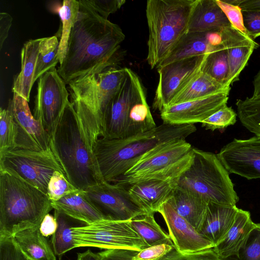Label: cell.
<instances>
[{"mask_svg": "<svg viewBox=\"0 0 260 260\" xmlns=\"http://www.w3.org/2000/svg\"><path fill=\"white\" fill-rule=\"evenodd\" d=\"M68 85L71 102L50 134V148L68 181L85 190L104 181L94 152L101 131L96 88L89 77Z\"/></svg>", "mask_w": 260, "mask_h": 260, "instance_id": "cell-1", "label": "cell"}, {"mask_svg": "<svg viewBox=\"0 0 260 260\" xmlns=\"http://www.w3.org/2000/svg\"><path fill=\"white\" fill-rule=\"evenodd\" d=\"M125 39L121 28L108 19L79 11L63 62L57 72L66 84L87 75L116 66L120 44Z\"/></svg>", "mask_w": 260, "mask_h": 260, "instance_id": "cell-2", "label": "cell"}, {"mask_svg": "<svg viewBox=\"0 0 260 260\" xmlns=\"http://www.w3.org/2000/svg\"><path fill=\"white\" fill-rule=\"evenodd\" d=\"M196 130L193 124L162 123L149 131L129 137L99 138L94 152L103 180L111 183L154 148L172 140L185 139Z\"/></svg>", "mask_w": 260, "mask_h": 260, "instance_id": "cell-3", "label": "cell"}, {"mask_svg": "<svg viewBox=\"0 0 260 260\" xmlns=\"http://www.w3.org/2000/svg\"><path fill=\"white\" fill-rule=\"evenodd\" d=\"M53 209L47 194L22 178L0 171V237L39 226Z\"/></svg>", "mask_w": 260, "mask_h": 260, "instance_id": "cell-4", "label": "cell"}, {"mask_svg": "<svg viewBox=\"0 0 260 260\" xmlns=\"http://www.w3.org/2000/svg\"><path fill=\"white\" fill-rule=\"evenodd\" d=\"M196 0H148L146 16L149 29L146 58L151 69L163 61L187 31Z\"/></svg>", "mask_w": 260, "mask_h": 260, "instance_id": "cell-5", "label": "cell"}, {"mask_svg": "<svg viewBox=\"0 0 260 260\" xmlns=\"http://www.w3.org/2000/svg\"><path fill=\"white\" fill-rule=\"evenodd\" d=\"M193 157V147L185 139L172 140L147 152L111 183L126 187L139 181L157 179L176 184L191 165Z\"/></svg>", "mask_w": 260, "mask_h": 260, "instance_id": "cell-6", "label": "cell"}, {"mask_svg": "<svg viewBox=\"0 0 260 260\" xmlns=\"http://www.w3.org/2000/svg\"><path fill=\"white\" fill-rule=\"evenodd\" d=\"M189 168L178 179L176 186L193 192L209 202L236 206L239 197L229 173L217 154L193 148Z\"/></svg>", "mask_w": 260, "mask_h": 260, "instance_id": "cell-7", "label": "cell"}, {"mask_svg": "<svg viewBox=\"0 0 260 260\" xmlns=\"http://www.w3.org/2000/svg\"><path fill=\"white\" fill-rule=\"evenodd\" d=\"M130 221L105 219L74 226L72 233L75 248L93 247L140 251L149 247L132 228Z\"/></svg>", "mask_w": 260, "mask_h": 260, "instance_id": "cell-8", "label": "cell"}, {"mask_svg": "<svg viewBox=\"0 0 260 260\" xmlns=\"http://www.w3.org/2000/svg\"><path fill=\"white\" fill-rule=\"evenodd\" d=\"M0 171L22 178L46 194L54 172L64 174L50 149L36 151L15 148L0 153Z\"/></svg>", "mask_w": 260, "mask_h": 260, "instance_id": "cell-9", "label": "cell"}, {"mask_svg": "<svg viewBox=\"0 0 260 260\" xmlns=\"http://www.w3.org/2000/svg\"><path fill=\"white\" fill-rule=\"evenodd\" d=\"M68 98L66 83L55 68L39 78L34 116L49 135L69 101Z\"/></svg>", "mask_w": 260, "mask_h": 260, "instance_id": "cell-10", "label": "cell"}, {"mask_svg": "<svg viewBox=\"0 0 260 260\" xmlns=\"http://www.w3.org/2000/svg\"><path fill=\"white\" fill-rule=\"evenodd\" d=\"M83 191L107 220H131L147 213L123 186L104 181Z\"/></svg>", "mask_w": 260, "mask_h": 260, "instance_id": "cell-11", "label": "cell"}, {"mask_svg": "<svg viewBox=\"0 0 260 260\" xmlns=\"http://www.w3.org/2000/svg\"><path fill=\"white\" fill-rule=\"evenodd\" d=\"M205 55L190 57L156 68L159 79L153 108L160 112L200 70Z\"/></svg>", "mask_w": 260, "mask_h": 260, "instance_id": "cell-12", "label": "cell"}, {"mask_svg": "<svg viewBox=\"0 0 260 260\" xmlns=\"http://www.w3.org/2000/svg\"><path fill=\"white\" fill-rule=\"evenodd\" d=\"M229 172L248 180L260 178V136L234 139L217 154Z\"/></svg>", "mask_w": 260, "mask_h": 260, "instance_id": "cell-13", "label": "cell"}, {"mask_svg": "<svg viewBox=\"0 0 260 260\" xmlns=\"http://www.w3.org/2000/svg\"><path fill=\"white\" fill-rule=\"evenodd\" d=\"M8 109L12 113L17 127L15 148L36 151L50 149V135L32 115L25 99L14 93Z\"/></svg>", "mask_w": 260, "mask_h": 260, "instance_id": "cell-14", "label": "cell"}, {"mask_svg": "<svg viewBox=\"0 0 260 260\" xmlns=\"http://www.w3.org/2000/svg\"><path fill=\"white\" fill-rule=\"evenodd\" d=\"M138 75L125 68V75L120 86L104 111L101 119L102 138H122L131 106Z\"/></svg>", "mask_w": 260, "mask_h": 260, "instance_id": "cell-15", "label": "cell"}, {"mask_svg": "<svg viewBox=\"0 0 260 260\" xmlns=\"http://www.w3.org/2000/svg\"><path fill=\"white\" fill-rule=\"evenodd\" d=\"M230 91L169 106L160 112L163 123L171 125L202 123L227 105Z\"/></svg>", "mask_w": 260, "mask_h": 260, "instance_id": "cell-16", "label": "cell"}, {"mask_svg": "<svg viewBox=\"0 0 260 260\" xmlns=\"http://www.w3.org/2000/svg\"><path fill=\"white\" fill-rule=\"evenodd\" d=\"M158 212L163 217L169 236L176 249L186 254L213 248L214 245L201 234L168 203H165Z\"/></svg>", "mask_w": 260, "mask_h": 260, "instance_id": "cell-17", "label": "cell"}, {"mask_svg": "<svg viewBox=\"0 0 260 260\" xmlns=\"http://www.w3.org/2000/svg\"><path fill=\"white\" fill-rule=\"evenodd\" d=\"M220 33L222 43L227 53L229 68L228 83L230 86L239 80L242 71L259 45L231 24L222 28Z\"/></svg>", "mask_w": 260, "mask_h": 260, "instance_id": "cell-18", "label": "cell"}, {"mask_svg": "<svg viewBox=\"0 0 260 260\" xmlns=\"http://www.w3.org/2000/svg\"><path fill=\"white\" fill-rule=\"evenodd\" d=\"M222 46L220 30L208 32L187 31L156 68L182 59L205 55Z\"/></svg>", "mask_w": 260, "mask_h": 260, "instance_id": "cell-19", "label": "cell"}, {"mask_svg": "<svg viewBox=\"0 0 260 260\" xmlns=\"http://www.w3.org/2000/svg\"><path fill=\"white\" fill-rule=\"evenodd\" d=\"M176 187L174 183L157 179L139 181L126 187L133 199L147 213L154 214L169 201Z\"/></svg>", "mask_w": 260, "mask_h": 260, "instance_id": "cell-20", "label": "cell"}, {"mask_svg": "<svg viewBox=\"0 0 260 260\" xmlns=\"http://www.w3.org/2000/svg\"><path fill=\"white\" fill-rule=\"evenodd\" d=\"M239 208L209 202L204 221L198 231L214 247L225 237L234 221Z\"/></svg>", "mask_w": 260, "mask_h": 260, "instance_id": "cell-21", "label": "cell"}, {"mask_svg": "<svg viewBox=\"0 0 260 260\" xmlns=\"http://www.w3.org/2000/svg\"><path fill=\"white\" fill-rule=\"evenodd\" d=\"M230 24L215 0H196L189 19L187 31H220Z\"/></svg>", "mask_w": 260, "mask_h": 260, "instance_id": "cell-22", "label": "cell"}, {"mask_svg": "<svg viewBox=\"0 0 260 260\" xmlns=\"http://www.w3.org/2000/svg\"><path fill=\"white\" fill-rule=\"evenodd\" d=\"M156 126L146 101L145 90L138 76L126 119L124 138L147 132Z\"/></svg>", "mask_w": 260, "mask_h": 260, "instance_id": "cell-23", "label": "cell"}, {"mask_svg": "<svg viewBox=\"0 0 260 260\" xmlns=\"http://www.w3.org/2000/svg\"><path fill=\"white\" fill-rule=\"evenodd\" d=\"M257 225V223L252 220L249 211L239 209L225 237L213 247L220 258L238 255L250 233Z\"/></svg>", "mask_w": 260, "mask_h": 260, "instance_id": "cell-24", "label": "cell"}, {"mask_svg": "<svg viewBox=\"0 0 260 260\" xmlns=\"http://www.w3.org/2000/svg\"><path fill=\"white\" fill-rule=\"evenodd\" d=\"M51 202L53 209L61 212L85 224L106 219L86 197L83 190H80L58 201Z\"/></svg>", "mask_w": 260, "mask_h": 260, "instance_id": "cell-25", "label": "cell"}, {"mask_svg": "<svg viewBox=\"0 0 260 260\" xmlns=\"http://www.w3.org/2000/svg\"><path fill=\"white\" fill-rule=\"evenodd\" d=\"M167 203L197 232L199 231L206 214L207 201L193 192L176 186Z\"/></svg>", "mask_w": 260, "mask_h": 260, "instance_id": "cell-26", "label": "cell"}, {"mask_svg": "<svg viewBox=\"0 0 260 260\" xmlns=\"http://www.w3.org/2000/svg\"><path fill=\"white\" fill-rule=\"evenodd\" d=\"M41 41V38L29 40L24 44L21 51V71L13 83V93L21 96L28 102L34 83V76Z\"/></svg>", "mask_w": 260, "mask_h": 260, "instance_id": "cell-27", "label": "cell"}, {"mask_svg": "<svg viewBox=\"0 0 260 260\" xmlns=\"http://www.w3.org/2000/svg\"><path fill=\"white\" fill-rule=\"evenodd\" d=\"M225 86L200 70L193 78L173 98L169 106L230 91Z\"/></svg>", "mask_w": 260, "mask_h": 260, "instance_id": "cell-28", "label": "cell"}, {"mask_svg": "<svg viewBox=\"0 0 260 260\" xmlns=\"http://www.w3.org/2000/svg\"><path fill=\"white\" fill-rule=\"evenodd\" d=\"M13 240L29 259L56 260V255L39 226L16 233Z\"/></svg>", "mask_w": 260, "mask_h": 260, "instance_id": "cell-29", "label": "cell"}, {"mask_svg": "<svg viewBox=\"0 0 260 260\" xmlns=\"http://www.w3.org/2000/svg\"><path fill=\"white\" fill-rule=\"evenodd\" d=\"M125 75V68H107L95 74L98 103L101 119L108 105L118 90Z\"/></svg>", "mask_w": 260, "mask_h": 260, "instance_id": "cell-30", "label": "cell"}, {"mask_svg": "<svg viewBox=\"0 0 260 260\" xmlns=\"http://www.w3.org/2000/svg\"><path fill=\"white\" fill-rule=\"evenodd\" d=\"M154 213H146L131 220L134 230L149 246L167 244L173 245L169 235L155 221Z\"/></svg>", "mask_w": 260, "mask_h": 260, "instance_id": "cell-31", "label": "cell"}, {"mask_svg": "<svg viewBox=\"0 0 260 260\" xmlns=\"http://www.w3.org/2000/svg\"><path fill=\"white\" fill-rule=\"evenodd\" d=\"M54 216L57 226L51 242L55 254L60 259L64 253L75 248L72 228L76 226L75 223L79 221L55 210Z\"/></svg>", "mask_w": 260, "mask_h": 260, "instance_id": "cell-32", "label": "cell"}, {"mask_svg": "<svg viewBox=\"0 0 260 260\" xmlns=\"http://www.w3.org/2000/svg\"><path fill=\"white\" fill-rule=\"evenodd\" d=\"M79 11V1L64 0L58 10L62 27L58 47L57 58L61 64L65 58L70 36Z\"/></svg>", "mask_w": 260, "mask_h": 260, "instance_id": "cell-33", "label": "cell"}, {"mask_svg": "<svg viewBox=\"0 0 260 260\" xmlns=\"http://www.w3.org/2000/svg\"><path fill=\"white\" fill-rule=\"evenodd\" d=\"M200 70L220 83L230 86L228 83L229 68L227 53L223 44L205 55Z\"/></svg>", "mask_w": 260, "mask_h": 260, "instance_id": "cell-34", "label": "cell"}, {"mask_svg": "<svg viewBox=\"0 0 260 260\" xmlns=\"http://www.w3.org/2000/svg\"><path fill=\"white\" fill-rule=\"evenodd\" d=\"M59 41L56 36L41 38L37 59L34 83L42 75L54 68L59 62L57 53Z\"/></svg>", "mask_w": 260, "mask_h": 260, "instance_id": "cell-35", "label": "cell"}, {"mask_svg": "<svg viewBox=\"0 0 260 260\" xmlns=\"http://www.w3.org/2000/svg\"><path fill=\"white\" fill-rule=\"evenodd\" d=\"M236 105L242 124L251 133L260 136V99L250 97L238 99Z\"/></svg>", "mask_w": 260, "mask_h": 260, "instance_id": "cell-36", "label": "cell"}, {"mask_svg": "<svg viewBox=\"0 0 260 260\" xmlns=\"http://www.w3.org/2000/svg\"><path fill=\"white\" fill-rule=\"evenodd\" d=\"M17 127L11 111L0 110V153L15 148Z\"/></svg>", "mask_w": 260, "mask_h": 260, "instance_id": "cell-37", "label": "cell"}, {"mask_svg": "<svg viewBox=\"0 0 260 260\" xmlns=\"http://www.w3.org/2000/svg\"><path fill=\"white\" fill-rule=\"evenodd\" d=\"M125 2V0H80L79 11L107 19L111 14L116 12Z\"/></svg>", "mask_w": 260, "mask_h": 260, "instance_id": "cell-38", "label": "cell"}, {"mask_svg": "<svg viewBox=\"0 0 260 260\" xmlns=\"http://www.w3.org/2000/svg\"><path fill=\"white\" fill-rule=\"evenodd\" d=\"M79 190L68 181L64 174L55 171L49 181L47 194L51 201H57Z\"/></svg>", "mask_w": 260, "mask_h": 260, "instance_id": "cell-39", "label": "cell"}, {"mask_svg": "<svg viewBox=\"0 0 260 260\" xmlns=\"http://www.w3.org/2000/svg\"><path fill=\"white\" fill-rule=\"evenodd\" d=\"M221 260H260V223H257L250 233L238 255L229 256Z\"/></svg>", "mask_w": 260, "mask_h": 260, "instance_id": "cell-40", "label": "cell"}, {"mask_svg": "<svg viewBox=\"0 0 260 260\" xmlns=\"http://www.w3.org/2000/svg\"><path fill=\"white\" fill-rule=\"evenodd\" d=\"M237 114L231 107L224 106L201 123L206 129L212 131L223 129L230 125H234L237 121Z\"/></svg>", "mask_w": 260, "mask_h": 260, "instance_id": "cell-41", "label": "cell"}, {"mask_svg": "<svg viewBox=\"0 0 260 260\" xmlns=\"http://www.w3.org/2000/svg\"><path fill=\"white\" fill-rule=\"evenodd\" d=\"M158 260H221L214 248L194 252L182 254L175 247Z\"/></svg>", "mask_w": 260, "mask_h": 260, "instance_id": "cell-42", "label": "cell"}, {"mask_svg": "<svg viewBox=\"0 0 260 260\" xmlns=\"http://www.w3.org/2000/svg\"><path fill=\"white\" fill-rule=\"evenodd\" d=\"M229 20L230 24L240 31L249 36L244 26L242 11L237 5L229 4L225 0H215Z\"/></svg>", "mask_w": 260, "mask_h": 260, "instance_id": "cell-43", "label": "cell"}, {"mask_svg": "<svg viewBox=\"0 0 260 260\" xmlns=\"http://www.w3.org/2000/svg\"><path fill=\"white\" fill-rule=\"evenodd\" d=\"M0 260H28L13 237H0Z\"/></svg>", "mask_w": 260, "mask_h": 260, "instance_id": "cell-44", "label": "cell"}, {"mask_svg": "<svg viewBox=\"0 0 260 260\" xmlns=\"http://www.w3.org/2000/svg\"><path fill=\"white\" fill-rule=\"evenodd\" d=\"M173 245L162 244L150 246L138 251L132 260H158L169 253Z\"/></svg>", "mask_w": 260, "mask_h": 260, "instance_id": "cell-45", "label": "cell"}, {"mask_svg": "<svg viewBox=\"0 0 260 260\" xmlns=\"http://www.w3.org/2000/svg\"><path fill=\"white\" fill-rule=\"evenodd\" d=\"M242 14L248 35L254 40L260 36V12L243 11Z\"/></svg>", "mask_w": 260, "mask_h": 260, "instance_id": "cell-46", "label": "cell"}, {"mask_svg": "<svg viewBox=\"0 0 260 260\" xmlns=\"http://www.w3.org/2000/svg\"><path fill=\"white\" fill-rule=\"evenodd\" d=\"M138 252L129 249H110L97 253L100 260H132Z\"/></svg>", "mask_w": 260, "mask_h": 260, "instance_id": "cell-47", "label": "cell"}, {"mask_svg": "<svg viewBox=\"0 0 260 260\" xmlns=\"http://www.w3.org/2000/svg\"><path fill=\"white\" fill-rule=\"evenodd\" d=\"M57 226V224L54 216L48 213L41 222L39 229L44 237H48L55 233Z\"/></svg>", "mask_w": 260, "mask_h": 260, "instance_id": "cell-48", "label": "cell"}, {"mask_svg": "<svg viewBox=\"0 0 260 260\" xmlns=\"http://www.w3.org/2000/svg\"><path fill=\"white\" fill-rule=\"evenodd\" d=\"M12 22V17L6 12L0 13V49L8 36Z\"/></svg>", "mask_w": 260, "mask_h": 260, "instance_id": "cell-49", "label": "cell"}, {"mask_svg": "<svg viewBox=\"0 0 260 260\" xmlns=\"http://www.w3.org/2000/svg\"><path fill=\"white\" fill-rule=\"evenodd\" d=\"M231 4L238 6L242 11L260 12V0H225Z\"/></svg>", "mask_w": 260, "mask_h": 260, "instance_id": "cell-50", "label": "cell"}, {"mask_svg": "<svg viewBox=\"0 0 260 260\" xmlns=\"http://www.w3.org/2000/svg\"><path fill=\"white\" fill-rule=\"evenodd\" d=\"M253 85V94L250 98L253 99H260V70L254 76Z\"/></svg>", "mask_w": 260, "mask_h": 260, "instance_id": "cell-51", "label": "cell"}, {"mask_svg": "<svg viewBox=\"0 0 260 260\" xmlns=\"http://www.w3.org/2000/svg\"><path fill=\"white\" fill-rule=\"evenodd\" d=\"M77 260H100V257L98 253L88 249L84 252L78 253Z\"/></svg>", "mask_w": 260, "mask_h": 260, "instance_id": "cell-52", "label": "cell"}, {"mask_svg": "<svg viewBox=\"0 0 260 260\" xmlns=\"http://www.w3.org/2000/svg\"><path fill=\"white\" fill-rule=\"evenodd\" d=\"M28 260H31V259H28Z\"/></svg>", "mask_w": 260, "mask_h": 260, "instance_id": "cell-53", "label": "cell"}]
</instances>
